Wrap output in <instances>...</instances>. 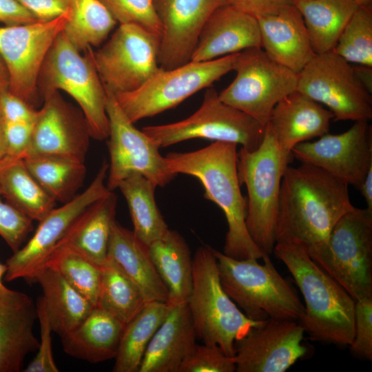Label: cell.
I'll use <instances>...</instances> for the list:
<instances>
[{"label": "cell", "instance_id": "47", "mask_svg": "<svg viewBox=\"0 0 372 372\" xmlns=\"http://www.w3.org/2000/svg\"><path fill=\"white\" fill-rule=\"evenodd\" d=\"M39 21H48L69 12L70 0H17Z\"/></svg>", "mask_w": 372, "mask_h": 372}, {"label": "cell", "instance_id": "12", "mask_svg": "<svg viewBox=\"0 0 372 372\" xmlns=\"http://www.w3.org/2000/svg\"><path fill=\"white\" fill-rule=\"evenodd\" d=\"M296 90L326 106L333 121L369 122L372 99L353 65L333 50L316 54L298 74Z\"/></svg>", "mask_w": 372, "mask_h": 372}, {"label": "cell", "instance_id": "33", "mask_svg": "<svg viewBox=\"0 0 372 372\" xmlns=\"http://www.w3.org/2000/svg\"><path fill=\"white\" fill-rule=\"evenodd\" d=\"M172 304L152 301L125 324L115 357L113 371L138 372L145 351Z\"/></svg>", "mask_w": 372, "mask_h": 372}, {"label": "cell", "instance_id": "9", "mask_svg": "<svg viewBox=\"0 0 372 372\" xmlns=\"http://www.w3.org/2000/svg\"><path fill=\"white\" fill-rule=\"evenodd\" d=\"M238 52L208 61H189L177 68L160 69L141 87L114 94L133 123L172 109L197 92L209 87L234 70Z\"/></svg>", "mask_w": 372, "mask_h": 372}, {"label": "cell", "instance_id": "50", "mask_svg": "<svg viewBox=\"0 0 372 372\" xmlns=\"http://www.w3.org/2000/svg\"><path fill=\"white\" fill-rule=\"evenodd\" d=\"M355 76L369 92L372 91V67L356 65L353 66Z\"/></svg>", "mask_w": 372, "mask_h": 372}, {"label": "cell", "instance_id": "6", "mask_svg": "<svg viewBox=\"0 0 372 372\" xmlns=\"http://www.w3.org/2000/svg\"><path fill=\"white\" fill-rule=\"evenodd\" d=\"M82 55L62 32L55 39L41 67L38 89L41 95L63 90L79 105L91 137L109 136L106 91L96 69L91 48Z\"/></svg>", "mask_w": 372, "mask_h": 372}, {"label": "cell", "instance_id": "42", "mask_svg": "<svg viewBox=\"0 0 372 372\" xmlns=\"http://www.w3.org/2000/svg\"><path fill=\"white\" fill-rule=\"evenodd\" d=\"M32 220L3 200L0 192V236L17 251L32 229Z\"/></svg>", "mask_w": 372, "mask_h": 372}, {"label": "cell", "instance_id": "36", "mask_svg": "<svg viewBox=\"0 0 372 372\" xmlns=\"http://www.w3.org/2000/svg\"><path fill=\"white\" fill-rule=\"evenodd\" d=\"M36 180L56 202L73 198L85 177V163L53 156L23 158Z\"/></svg>", "mask_w": 372, "mask_h": 372}, {"label": "cell", "instance_id": "4", "mask_svg": "<svg viewBox=\"0 0 372 372\" xmlns=\"http://www.w3.org/2000/svg\"><path fill=\"white\" fill-rule=\"evenodd\" d=\"M221 285L230 298L251 320L269 318L298 320L304 306L296 290L263 255V264L256 258L229 257L211 247Z\"/></svg>", "mask_w": 372, "mask_h": 372}, {"label": "cell", "instance_id": "25", "mask_svg": "<svg viewBox=\"0 0 372 372\" xmlns=\"http://www.w3.org/2000/svg\"><path fill=\"white\" fill-rule=\"evenodd\" d=\"M196 338L187 302L172 305L150 340L138 372H180Z\"/></svg>", "mask_w": 372, "mask_h": 372}, {"label": "cell", "instance_id": "54", "mask_svg": "<svg viewBox=\"0 0 372 372\" xmlns=\"http://www.w3.org/2000/svg\"><path fill=\"white\" fill-rule=\"evenodd\" d=\"M7 271V266L6 264H2L0 262V289L6 288L3 282V278L5 276V274Z\"/></svg>", "mask_w": 372, "mask_h": 372}, {"label": "cell", "instance_id": "5", "mask_svg": "<svg viewBox=\"0 0 372 372\" xmlns=\"http://www.w3.org/2000/svg\"><path fill=\"white\" fill-rule=\"evenodd\" d=\"M196 337L234 357V343L262 322L249 319L224 290L211 247H200L193 257L192 289L187 301Z\"/></svg>", "mask_w": 372, "mask_h": 372}, {"label": "cell", "instance_id": "3", "mask_svg": "<svg viewBox=\"0 0 372 372\" xmlns=\"http://www.w3.org/2000/svg\"><path fill=\"white\" fill-rule=\"evenodd\" d=\"M273 254L287 267L303 296L304 312L299 322L304 333L314 341L349 346L355 300L302 247L277 242Z\"/></svg>", "mask_w": 372, "mask_h": 372}, {"label": "cell", "instance_id": "40", "mask_svg": "<svg viewBox=\"0 0 372 372\" xmlns=\"http://www.w3.org/2000/svg\"><path fill=\"white\" fill-rule=\"evenodd\" d=\"M101 1L119 24H136L161 37L162 27L154 0Z\"/></svg>", "mask_w": 372, "mask_h": 372}, {"label": "cell", "instance_id": "8", "mask_svg": "<svg viewBox=\"0 0 372 372\" xmlns=\"http://www.w3.org/2000/svg\"><path fill=\"white\" fill-rule=\"evenodd\" d=\"M355 300L372 297V211L353 207L327 239L306 250Z\"/></svg>", "mask_w": 372, "mask_h": 372}, {"label": "cell", "instance_id": "34", "mask_svg": "<svg viewBox=\"0 0 372 372\" xmlns=\"http://www.w3.org/2000/svg\"><path fill=\"white\" fill-rule=\"evenodd\" d=\"M156 185L138 173L118 186L127 200L134 235L145 245L160 238L169 229L155 201Z\"/></svg>", "mask_w": 372, "mask_h": 372}, {"label": "cell", "instance_id": "46", "mask_svg": "<svg viewBox=\"0 0 372 372\" xmlns=\"http://www.w3.org/2000/svg\"><path fill=\"white\" fill-rule=\"evenodd\" d=\"M38 110L7 91L0 95V119L2 122L34 123Z\"/></svg>", "mask_w": 372, "mask_h": 372}, {"label": "cell", "instance_id": "1", "mask_svg": "<svg viewBox=\"0 0 372 372\" xmlns=\"http://www.w3.org/2000/svg\"><path fill=\"white\" fill-rule=\"evenodd\" d=\"M353 207L346 183L312 165H288L281 180L276 243L313 248Z\"/></svg>", "mask_w": 372, "mask_h": 372}, {"label": "cell", "instance_id": "27", "mask_svg": "<svg viewBox=\"0 0 372 372\" xmlns=\"http://www.w3.org/2000/svg\"><path fill=\"white\" fill-rule=\"evenodd\" d=\"M125 324L94 307L81 323L61 337L69 355L96 364L115 358Z\"/></svg>", "mask_w": 372, "mask_h": 372}, {"label": "cell", "instance_id": "30", "mask_svg": "<svg viewBox=\"0 0 372 372\" xmlns=\"http://www.w3.org/2000/svg\"><path fill=\"white\" fill-rule=\"evenodd\" d=\"M31 281L41 286L51 328L60 337L77 327L94 307L59 272L49 267L39 269Z\"/></svg>", "mask_w": 372, "mask_h": 372}, {"label": "cell", "instance_id": "20", "mask_svg": "<svg viewBox=\"0 0 372 372\" xmlns=\"http://www.w3.org/2000/svg\"><path fill=\"white\" fill-rule=\"evenodd\" d=\"M162 30L158 64L169 70L188 63L205 24L228 0H154Z\"/></svg>", "mask_w": 372, "mask_h": 372}, {"label": "cell", "instance_id": "24", "mask_svg": "<svg viewBox=\"0 0 372 372\" xmlns=\"http://www.w3.org/2000/svg\"><path fill=\"white\" fill-rule=\"evenodd\" d=\"M256 19L261 48L273 61L298 74L316 55L302 16L293 4Z\"/></svg>", "mask_w": 372, "mask_h": 372}, {"label": "cell", "instance_id": "35", "mask_svg": "<svg viewBox=\"0 0 372 372\" xmlns=\"http://www.w3.org/2000/svg\"><path fill=\"white\" fill-rule=\"evenodd\" d=\"M116 23L101 0H70L63 32L78 50L85 51L101 45Z\"/></svg>", "mask_w": 372, "mask_h": 372}, {"label": "cell", "instance_id": "39", "mask_svg": "<svg viewBox=\"0 0 372 372\" xmlns=\"http://www.w3.org/2000/svg\"><path fill=\"white\" fill-rule=\"evenodd\" d=\"M333 51L351 64L372 67L371 4L358 7Z\"/></svg>", "mask_w": 372, "mask_h": 372}, {"label": "cell", "instance_id": "53", "mask_svg": "<svg viewBox=\"0 0 372 372\" xmlns=\"http://www.w3.org/2000/svg\"><path fill=\"white\" fill-rule=\"evenodd\" d=\"M7 156V147L3 125L0 119V161Z\"/></svg>", "mask_w": 372, "mask_h": 372}, {"label": "cell", "instance_id": "38", "mask_svg": "<svg viewBox=\"0 0 372 372\" xmlns=\"http://www.w3.org/2000/svg\"><path fill=\"white\" fill-rule=\"evenodd\" d=\"M45 266L59 272L73 288L96 306L101 266L67 247L56 248Z\"/></svg>", "mask_w": 372, "mask_h": 372}, {"label": "cell", "instance_id": "37", "mask_svg": "<svg viewBox=\"0 0 372 372\" xmlns=\"http://www.w3.org/2000/svg\"><path fill=\"white\" fill-rule=\"evenodd\" d=\"M98 307L123 323H128L147 303L138 288L108 260L101 265Z\"/></svg>", "mask_w": 372, "mask_h": 372}, {"label": "cell", "instance_id": "11", "mask_svg": "<svg viewBox=\"0 0 372 372\" xmlns=\"http://www.w3.org/2000/svg\"><path fill=\"white\" fill-rule=\"evenodd\" d=\"M234 70V79L219 98L263 127L275 105L297 88L298 74L271 60L262 48L238 52Z\"/></svg>", "mask_w": 372, "mask_h": 372}, {"label": "cell", "instance_id": "49", "mask_svg": "<svg viewBox=\"0 0 372 372\" xmlns=\"http://www.w3.org/2000/svg\"><path fill=\"white\" fill-rule=\"evenodd\" d=\"M38 21L17 0H0V23L16 25Z\"/></svg>", "mask_w": 372, "mask_h": 372}, {"label": "cell", "instance_id": "28", "mask_svg": "<svg viewBox=\"0 0 372 372\" xmlns=\"http://www.w3.org/2000/svg\"><path fill=\"white\" fill-rule=\"evenodd\" d=\"M116 196L111 192L87 207L74 220L56 248L67 247L101 266L107 260Z\"/></svg>", "mask_w": 372, "mask_h": 372}, {"label": "cell", "instance_id": "55", "mask_svg": "<svg viewBox=\"0 0 372 372\" xmlns=\"http://www.w3.org/2000/svg\"><path fill=\"white\" fill-rule=\"evenodd\" d=\"M358 6L371 4L372 0H353Z\"/></svg>", "mask_w": 372, "mask_h": 372}, {"label": "cell", "instance_id": "16", "mask_svg": "<svg viewBox=\"0 0 372 372\" xmlns=\"http://www.w3.org/2000/svg\"><path fill=\"white\" fill-rule=\"evenodd\" d=\"M109 164L104 161L89 186L81 194L57 208L52 209L42 220L30 239L7 259L4 279L11 282L19 278L32 280L45 264L58 244L78 216L90 205L107 196L105 183Z\"/></svg>", "mask_w": 372, "mask_h": 372}, {"label": "cell", "instance_id": "31", "mask_svg": "<svg viewBox=\"0 0 372 372\" xmlns=\"http://www.w3.org/2000/svg\"><path fill=\"white\" fill-rule=\"evenodd\" d=\"M316 54L332 51L358 6L353 0H292Z\"/></svg>", "mask_w": 372, "mask_h": 372}, {"label": "cell", "instance_id": "19", "mask_svg": "<svg viewBox=\"0 0 372 372\" xmlns=\"http://www.w3.org/2000/svg\"><path fill=\"white\" fill-rule=\"evenodd\" d=\"M43 99L24 158L53 156L85 163L91 136L82 112L65 101L59 92Z\"/></svg>", "mask_w": 372, "mask_h": 372}, {"label": "cell", "instance_id": "52", "mask_svg": "<svg viewBox=\"0 0 372 372\" xmlns=\"http://www.w3.org/2000/svg\"><path fill=\"white\" fill-rule=\"evenodd\" d=\"M10 78L6 65L0 55V95L9 90Z\"/></svg>", "mask_w": 372, "mask_h": 372}, {"label": "cell", "instance_id": "2", "mask_svg": "<svg viewBox=\"0 0 372 372\" xmlns=\"http://www.w3.org/2000/svg\"><path fill=\"white\" fill-rule=\"evenodd\" d=\"M176 175L196 177L205 189L204 197L223 211L228 225L223 253L235 259H262L263 253L246 226L247 201L238 177L237 144L214 141L189 152H170L165 157Z\"/></svg>", "mask_w": 372, "mask_h": 372}, {"label": "cell", "instance_id": "26", "mask_svg": "<svg viewBox=\"0 0 372 372\" xmlns=\"http://www.w3.org/2000/svg\"><path fill=\"white\" fill-rule=\"evenodd\" d=\"M107 260L138 287L147 302H168L167 289L154 265L148 245L116 221L112 227Z\"/></svg>", "mask_w": 372, "mask_h": 372}, {"label": "cell", "instance_id": "13", "mask_svg": "<svg viewBox=\"0 0 372 372\" xmlns=\"http://www.w3.org/2000/svg\"><path fill=\"white\" fill-rule=\"evenodd\" d=\"M160 37L133 23L120 24L93 60L105 89L116 94L136 90L159 69Z\"/></svg>", "mask_w": 372, "mask_h": 372}, {"label": "cell", "instance_id": "48", "mask_svg": "<svg viewBox=\"0 0 372 372\" xmlns=\"http://www.w3.org/2000/svg\"><path fill=\"white\" fill-rule=\"evenodd\" d=\"M228 4L257 18L276 14L293 3L292 0H228Z\"/></svg>", "mask_w": 372, "mask_h": 372}, {"label": "cell", "instance_id": "21", "mask_svg": "<svg viewBox=\"0 0 372 372\" xmlns=\"http://www.w3.org/2000/svg\"><path fill=\"white\" fill-rule=\"evenodd\" d=\"M333 117L323 105L298 90L275 105L267 125L275 138L285 170L292 156L293 148L327 134Z\"/></svg>", "mask_w": 372, "mask_h": 372}, {"label": "cell", "instance_id": "14", "mask_svg": "<svg viewBox=\"0 0 372 372\" xmlns=\"http://www.w3.org/2000/svg\"><path fill=\"white\" fill-rule=\"evenodd\" d=\"M105 91L110 157L107 187L112 192L123 180L135 173L141 174L156 187H165L176 174L169 169L159 148L130 121L114 94L107 89Z\"/></svg>", "mask_w": 372, "mask_h": 372}, {"label": "cell", "instance_id": "29", "mask_svg": "<svg viewBox=\"0 0 372 372\" xmlns=\"http://www.w3.org/2000/svg\"><path fill=\"white\" fill-rule=\"evenodd\" d=\"M152 260L168 291V303L187 302L193 283V258L187 243L168 229L148 245Z\"/></svg>", "mask_w": 372, "mask_h": 372}, {"label": "cell", "instance_id": "41", "mask_svg": "<svg viewBox=\"0 0 372 372\" xmlns=\"http://www.w3.org/2000/svg\"><path fill=\"white\" fill-rule=\"evenodd\" d=\"M234 371L236 364L233 357L226 355L218 346L207 344H196L180 369V372Z\"/></svg>", "mask_w": 372, "mask_h": 372}, {"label": "cell", "instance_id": "22", "mask_svg": "<svg viewBox=\"0 0 372 372\" xmlns=\"http://www.w3.org/2000/svg\"><path fill=\"white\" fill-rule=\"evenodd\" d=\"M37 304L28 294L0 289V372H19L26 356L36 351Z\"/></svg>", "mask_w": 372, "mask_h": 372}, {"label": "cell", "instance_id": "17", "mask_svg": "<svg viewBox=\"0 0 372 372\" xmlns=\"http://www.w3.org/2000/svg\"><path fill=\"white\" fill-rule=\"evenodd\" d=\"M291 156L314 165L358 189L372 167V132L366 121H355L339 134L320 136L296 145Z\"/></svg>", "mask_w": 372, "mask_h": 372}, {"label": "cell", "instance_id": "18", "mask_svg": "<svg viewBox=\"0 0 372 372\" xmlns=\"http://www.w3.org/2000/svg\"><path fill=\"white\" fill-rule=\"evenodd\" d=\"M298 320L269 318L234 343L237 372H284L307 352Z\"/></svg>", "mask_w": 372, "mask_h": 372}, {"label": "cell", "instance_id": "10", "mask_svg": "<svg viewBox=\"0 0 372 372\" xmlns=\"http://www.w3.org/2000/svg\"><path fill=\"white\" fill-rule=\"evenodd\" d=\"M265 127L245 112L224 103L207 87L200 107L190 116L172 123L144 127L142 131L158 148L193 138L240 144L249 151L261 143Z\"/></svg>", "mask_w": 372, "mask_h": 372}, {"label": "cell", "instance_id": "7", "mask_svg": "<svg viewBox=\"0 0 372 372\" xmlns=\"http://www.w3.org/2000/svg\"><path fill=\"white\" fill-rule=\"evenodd\" d=\"M238 177L247 191L246 226L264 255L271 256L276 245V231L282 174L280 152L268 125L263 139L254 151L238 152Z\"/></svg>", "mask_w": 372, "mask_h": 372}, {"label": "cell", "instance_id": "43", "mask_svg": "<svg viewBox=\"0 0 372 372\" xmlns=\"http://www.w3.org/2000/svg\"><path fill=\"white\" fill-rule=\"evenodd\" d=\"M349 346L353 354L372 360V297L355 300L354 337Z\"/></svg>", "mask_w": 372, "mask_h": 372}, {"label": "cell", "instance_id": "45", "mask_svg": "<svg viewBox=\"0 0 372 372\" xmlns=\"http://www.w3.org/2000/svg\"><path fill=\"white\" fill-rule=\"evenodd\" d=\"M1 123L6 142V157L23 158L31 142L34 123L2 121Z\"/></svg>", "mask_w": 372, "mask_h": 372}, {"label": "cell", "instance_id": "15", "mask_svg": "<svg viewBox=\"0 0 372 372\" xmlns=\"http://www.w3.org/2000/svg\"><path fill=\"white\" fill-rule=\"evenodd\" d=\"M68 18L69 12L48 21L0 27V55L9 73V92L33 107L41 67Z\"/></svg>", "mask_w": 372, "mask_h": 372}, {"label": "cell", "instance_id": "32", "mask_svg": "<svg viewBox=\"0 0 372 372\" xmlns=\"http://www.w3.org/2000/svg\"><path fill=\"white\" fill-rule=\"evenodd\" d=\"M0 192L9 204L33 221L39 222L56 205L23 158L6 157L0 161Z\"/></svg>", "mask_w": 372, "mask_h": 372}, {"label": "cell", "instance_id": "51", "mask_svg": "<svg viewBox=\"0 0 372 372\" xmlns=\"http://www.w3.org/2000/svg\"><path fill=\"white\" fill-rule=\"evenodd\" d=\"M358 189L366 201V208L372 211V167L369 168Z\"/></svg>", "mask_w": 372, "mask_h": 372}, {"label": "cell", "instance_id": "23", "mask_svg": "<svg viewBox=\"0 0 372 372\" xmlns=\"http://www.w3.org/2000/svg\"><path fill=\"white\" fill-rule=\"evenodd\" d=\"M251 48H261L257 19L227 4L205 24L190 61H208Z\"/></svg>", "mask_w": 372, "mask_h": 372}, {"label": "cell", "instance_id": "44", "mask_svg": "<svg viewBox=\"0 0 372 372\" xmlns=\"http://www.w3.org/2000/svg\"><path fill=\"white\" fill-rule=\"evenodd\" d=\"M37 320L40 326L41 340L34 359L23 370L25 372H58L53 356L51 328L42 296L37 301Z\"/></svg>", "mask_w": 372, "mask_h": 372}]
</instances>
